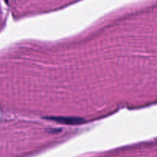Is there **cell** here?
<instances>
[{
	"instance_id": "obj_1",
	"label": "cell",
	"mask_w": 157,
	"mask_h": 157,
	"mask_svg": "<svg viewBox=\"0 0 157 157\" xmlns=\"http://www.w3.org/2000/svg\"><path fill=\"white\" fill-rule=\"evenodd\" d=\"M5 1H6V2H8V0H5Z\"/></svg>"
}]
</instances>
